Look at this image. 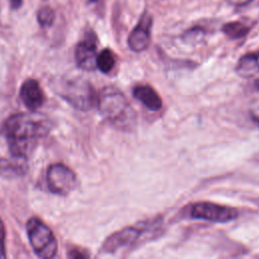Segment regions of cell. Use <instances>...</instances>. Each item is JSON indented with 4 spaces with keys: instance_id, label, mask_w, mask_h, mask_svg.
I'll return each mask as SVG.
<instances>
[{
    "instance_id": "1",
    "label": "cell",
    "mask_w": 259,
    "mask_h": 259,
    "mask_svg": "<svg viewBox=\"0 0 259 259\" xmlns=\"http://www.w3.org/2000/svg\"><path fill=\"white\" fill-rule=\"evenodd\" d=\"M50 122L44 116L32 113L10 115L1 126L11 157L27 159L39 139L50 133Z\"/></svg>"
},
{
    "instance_id": "2",
    "label": "cell",
    "mask_w": 259,
    "mask_h": 259,
    "mask_svg": "<svg viewBox=\"0 0 259 259\" xmlns=\"http://www.w3.org/2000/svg\"><path fill=\"white\" fill-rule=\"evenodd\" d=\"M101 115L114 127L131 131L136 126L137 114L125 95L114 86H105L96 102Z\"/></svg>"
},
{
    "instance_id": "3",
    "label": "cell",
    "mask_w": 259,
    "mask_h": 259,
    "mask_svg": "<svg viewBox=\"0 0 259 259\" xmlns=\"http://www.w3.org/2000/svg\"><path fill=\"white\" fill-rule=\"evenodd\" d=\"M58 93L73 107L86 111L97 102L94 88L85 79L73 78L65 80L58 87Z\"/></svg>"
},
{
    "instance_id": "4",
    "label": "cell",
    "mask_w": 259,
    "mask_h": 259,
    "mask_svg": "<svg viewBox=\"0 0 259 259\" xmlns=\"http://www.w3.org/2000/svg\"><path fill=\"white\" fill-rule=\"evenodd\" d=\"M26 233L29 243L37 257L50 259L58 251L57 239L51 228L37 218H30L26 223Z\"/></svg>"
},
{
    "instance_id": "5",
    "label": "cell",
    "mask_w": 259,
    "mask_h": 259,
    "mask_svg": "<svg viewBox=\"0 0 259 259\" xmlns=\"http://www.w3.org/2000/svg\"><path fill=\"white\" fill-rule=\"evenodd\" d=\"M190 218L211 223H229L239 217L237 208L212 202H195L190 205Z\"/></svg>"
},
{
    "instance_id": "6",
    "label": "cell",
    "mask_w": 259,
    "mask_h": 259,
    "mask_svg": "<svg viewBox=\"0 0 259 259\" xmlns=\"http://www.w3.org/2000/svg\"><path fill=\"white\" fill-rule=\"evenodd\" d=\"M47 183L51 192L68 195L77 185L75 172L63 163L51 164L47 170Z\"/></svg>"
},
{
    "instance_id": "7",
    "label": "cell",
    "mask_w": 259,
    "mask_h": 259,
    "mask_svg": "<svg viewBox=\"0 0 259 259\" xmlns=\"http://www.w3.org/2000/svg\"><path fill=\"white\" fill-rule=\"evenodd\" d=\"M146 226H130L125 227L110 236H108L103 242L100 251L102 253H114L121 248L133 245L136 243L143 233L145 232Z\"/></svg>"
},
{
    "instance_id": "8",
    "label": "cell",
    "mask_w": 259,
    "mask_h": 259,
    "mask_svg": "<svg viewBox=\"0 0 259 259\" xmlns=\"http://www.w3.org/2000/svg\"><path fill=\"white\" fill-rule=\"evenodd\" d=\"M97 42L94 33H88L78 42L75 49L77 66L84 71H93L97 68Z\"/></svg>"
},
{
    "instance_id": "9",
    "label": "cell",
    "mask_w": 259,
    "mask_h": 259,
    "mask_svg": "<svg viewBox=\"0 0 259 259\" xmlns=\"http://www.w3.org/2000/svg\"><path fill=\"white\" fill-rule=\"evenodd\" d=\"M153 18L148 12H144L137 25L133 28L127 37L128 48L136 52L141 53L148 49L151 42V27Z\"/></svg>"
},
{
    "instance_id": "10",
    "label": "cell",
    "mask_w": 259,
    "mask_h": 259,
    "mask_svg": "<svg viewBox=\"0 0 259 259\" xmlns=\"http://www.w3.org/2000/svg\"><path fill=\"white\" fill-rule=\"evenodd\" d=\"M19 96L22 103L30 111H35L40 108L46 99L40 85L34 79H27L21 84Z\"/></svg>"
},
{
    "instance_id": "11",
    "label": "cell",
    "mask_w": 259,
    "mask_h": 259,
    "mask_svg": "<svg viewBox=\"0 0 259 259\" xmlns=\"http://www.w3.org/2000/svg\"><path fill=\"white\" fill-rule=\"evenodd\" d=\"M133 95L142 102L149 110L158 111L162 108V99L160 95L150 85H137L133 89Z\"/></svg>"
},
{
    "instance_id": "12",
    "label": "cell",
    "mask_w": 259,
    "mask_h": 259,
    "mask_svg": "<svg viewBox=\"0 0 259 259\" xmlns=\"http://www.w3.org/2000/svg\"><path fill=\"white\" fill-rule=\"evenodd\" d=\"M27 171L26 159L12 157V159L0 158V175L5 178L22 176Z\"/></svg>"
},
{
    "instance_id": "13",
    "label": "cell",
    "mask_w": 259,
    "mask_h": 259,
    "mask_svg": "<svg viewBox=\"0 0 259 259\" xmlns=\"http://www.w3.org/2000/svg\"><path fill=\"white\" fill-rule=\"evenodd\" d=\"M236 71L239 75L246 77V78L251 77L252 75L257 73L259 71V68L256 63L255 54L249 53V54L242 56L237 64Z\"/></svg>"
},
{
    "instance_id": "14",
    "label": "cell",
    "mask_w": 259,
    "mask_h": 259,
    "mask_svg": "<svg viewBox=\"0 0 259 259\" xmlns=\"http://www.w3.org/2000/svg\"><path fill=\"white\" fill-rule=\"evenodd\" d=\"M250 29L249 25L239 20L227 22L222 27V31L231 39H239L246 36Z\"/></svg>"
},
{
    "instance_id": "15",
    "label": "cell",
    "mask_w": 259,
    "mask_h": 259,
    "mask_svg": "<svg viewBox=\"0 0 259 259\" xmlns=\"http://www.w3.org/2000/svg\"><path fill=\"white\" fill-rule=\"evenodd\" d=\"M96 65L102 73H109L115 65V57L113 53L109 49L102 50L97 56Z\"/></svg>"
},
{
    "instance_id": "16",
    "label": "cell",
    "mask_w": 259,
    "mask_h": 259,
    "mask_svg": "<svg viewBox=\"0 0 259 259\" xmlns=\"http://www.w3.org/2000/svg\"><path fill=\"white\" fill-rule=\"evenodd\" d=\"M56 18L55 10L50 6H42L36 13V20L41 27L51 26Z\"/></svg>"
},
{
    "instance_id": "17",
    "label": "cell",
    "mask_w": 259,
    "mask_h": 259,
    "mask_svg": "<svg viewBox=\"0 0 259 259\" xmlns=\"http://www.w3.org/2000/svg\"><path fill=\"white\" fill-rule=\"evenodd\" d=\"M6 230H5V225L0 218V258H5L6 257Z\"/></svg>"
},
{
    "instance_id": "18",
    "label": "cell",
    "mask_w": 259,
    "mask_h": 259,
    "mask_svg": "<svg viewBox=\"0 0 259 259\" xmlns=\"http://www.w3.org/2000/svg\"><path fill=\"white\" fill-rule=\"evenodd\" d=\"M250 117L253 120V122L259 127V104L253 106L250 109Z\"/></svg>"
},
{
    "instance_id": "19",
    "label": "cell",
    "mask_w": 259,
    "mask_h": 259,
    "mask_svg": "<svg viewBox=\"0 0 259 259\" xmlns=\"http://www.w3.org/2000/svg\"><path fill=\"white\" fill-rule=\"evenodd\" d=\"M89 255L85 251H81L80 249H74L71 250L68 254V257L70 258H87Z\"/></svg>"
},
{
    "instance_id": "20",
    "label": "cell",
    "mask_w": 259,
    "mask_h": 259,
    "mask_svg": "<svg viewBox=\"0 0 259 259\" xmlns=\"http://www.w3.org/2000/svg\"><path fill=\"white\" fill-rule=\"evenodd\" d=\"M229 4H231L232 6L235 7H244L247 6L248 4H250L252 1L254 0H226Z\"/></svg>"
},
{
    "instance_id": "21",
    "label": "cell",
    "mask_w": 259,
    "mask_h": 259,
    "mask_svg": "<svg viewBox=\"0 0 259 259\" xmlns=\"http://www.w3.org/2000/svg\"><path fill=\"white\" fill-rule=\"evenodd\" d=\"M9 3H10V7L12 9H18L22 6L23 0H9Z\"/></svg>"
},
{
    "instance_id": "22",
    "label": "cell",
    "mask_w": 259,
    "mask_h": 259,
    "mask_svg": "<svg viewBox=\"0 0 259 259\" xmlns=\"http://www.w3.org/2000/svg\"><path fill=\"white\" fill-rule=\"evenodd\" d=\"M255 54V59H256V63L258 65V68H259V52L257 53H254Z\"/></svg>"
},
{
    "instance_id": "23",
    "label": "cell",
    "mask_w": 259,
    "mask_h": 259,
    "mask_svg": "<svg viewBox=\"0 0 259 259\" xmlns=\"http://www.w3.org/2000/svg\"><path fill=\"white\" fill-rule=\"evenodd\" d=\"M256 86H257V88H259V79H258L257 82H256Z\"/></svg>"
}]
</instances>
